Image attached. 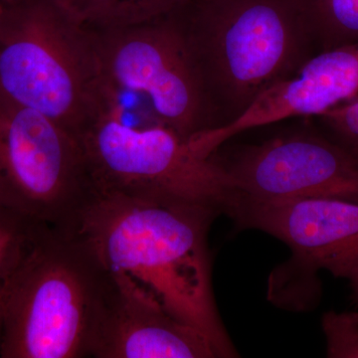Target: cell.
<instances>
[{
    "label": "cell",
    "instance_id": "obj_1",
    "mask_svg": "<svg viewBox=\"0 0 358 358\" xmlns=\"http://www.w3.org/2000/svg\"><path fill=\"white\" fill-rule=\"evenodd\" d=\"M219 214L199 205L95 193L76 233L108 272L128 278L203 334L218 357H234L212 289L208 233Z\"/></svg>",
    "mask_w": 358,
    "mask_h": 358
},
{
    "label": "cell",
    "instance_id": "obj_2",
    "mask_svg": "<svg viewBox=\"0 0 358 358\" xmlns=\"http://www.w3.org/2000/svg\"><path fill=\"white\" fill-rule=\"evenodd\" d=\"M109 280L76 232L40 226L0 289V357H91Z\"/></svg>",
    "mask_w": 358,
    "mask_h": 358
},
{
    "label": "cell",
    "instance_id": "obj_3",
    "mask_svg": "<svg viewBox=\"0 0 358 358\" xmlns=\"http://www.w3.org/2000/svg\"><path fill=\"white\" fill-rule=\"evenodd\" d=\"M107 94L95 31L58 0L0 2V99L79 136Z\"/></svg>",
    "mask_w": 358,
    "mask_h": 358
},
{
    "label": "cell",
    "instance_id": "obj_4",
    "mask_svg": "<svg viewBox=\"0 0 358 358\" xmlns=\"http://www.w3.org/2000/svg\"><path fill=\"white\" fill-rule=\"evenodd\" d=\"M185 26L211 102L233 119L310 57L296 0H192Z\"/></svg>",
    "mask_w": 358,
    "mask_h": 358
},
{
    "label": "cell",
    "instance_id": "obj_5",
    "mask_svg": "<svg viewBox=\"0 0 358 358\" xmlns=\"http://www.w3.org/2000/svg\"><path fill=\"white\" fill-rule=\"evenodd\" d=\"M78 136L96 193L199 205L221 213L234 199L215 154L202 155L192 138L162 122H129L120 96L113 92Z\"/></svg>",
    "mask_w": 358,
    "mask_h": 358
},
{
    "label": "cell",
    "instance_id": "obj_6",
    "mask_svg": "<svg viewBox=\"0 0 358 358\" xmlns=\"http://www.w3.org/2000/svg\"><path fill=\"white\" fill-rule=\"evenodd\" d=\"M94 195L77 134L38 110L0 99V206L76 232Z\"/></svg>",
    "mask_w": 358,
    "mask_h": 358
},
{
    "label": "cell",
    "instance_id": "obj_7",
    "mask_svg": "<svg viewBox=\"0 0 358 358\" xmlns=\"http://www.w3.org/2000/svg\"><path fill=\"white\" fill-rule=\"evenodd\" d=\"M178 14L96 34L108 91L145 96L159 122L190 138L213 128L212 102Z\"/></svg>",
    "mask_w": 358,
    "mask_h": 358
},
{
    "label": "cell",
    "instance_id": "obj_8",
    "mask_svg": "<svg viewBox=\"0 0 358 358\" xmlns=\"http://www.w3.org/2000/svg\"><path fill=\"white\" fill-rule=\"evenodd\" d=\"M235 196L253 200L336 199L358 202V160L331 138L287 134L219 159Z\"/></svg>",
    "mask_w": 358,
    "mask_h": 358
},
{
    "label": "cell",
    "instance_id": "obj_9",
    "mask_svg": "<svg viewBox=\"0 0 358 358\" xmlns=\"http://www.w3.org/2000/svg\"><path fill=\"white\" fill-rule=\"evenodd\" d=\"M226 214L239 227L263 231L281 240L312 275L326 270L343 279L358 264V202L235 196Z\"/></svg>",
    "mask_w": 358,
    "mask_h": 358
},
{
    "label": "cell",
    "instance_id": "obj_10",
    "mask_svg": "<svg viewBox=\"0 0 358 358\" xmlns=\"http://www.w3.org/2000/svg\"><path fill=\"white\" fill-rule=\"evenodd\" d=\"M110 274L91 345L96 358L218 357L210 341L128 278Z\"/></svg>",
    "mask_w": 358,
    "mask_h": 358
},
{
    "label": "cell",
    "instance_id": "obj_11",
    "mask_svg": "<svg viewBox=\"0 0 358 358\" xmlns=\"http://www.w3.org/2000/svg\"><path fill=\"white\" fill-rule=\"evenodd\" d=\"M358 96V42L320 51L232 121L201 133L208 152L235 134L289 117L319 115Z\"/></svg>",
    "mask_w": 358,
    "mask_h": 358
},
{
    "label": "cell",
    "instance_id": "obj_12",
    "mask_svg": "<svg viewBox=\"0 0 358 358\" xmlns=\"http://www.w3.org/2000/svg\"><path fill=\"white\" fill-rule=\"evenodd\" d=\"M79 22L95 32L121 29L174 15L192 0H58Z\"/></svg>",
    "mask_w": 358,
    "mask_h": 358
},
{
    "label": "cell",
    "instance_id": "obj_13",
    "mask_svg": "<svg viewBox=\"0 0 358 358\" xmlns=\"http://www.w3.org/2000/svg\"><path fill=\"white\" fill-rule=\"evenodd\" d=\"M320 50L358 42V0H296Z\"/></svg>",
    "mask_w": 358,
    "mask_h": 358
},
{
    "label": "cell",
    "instance_id": "obj_14",
    "mask_svg": "<svg viewBox=\"0 0 358 358\" xmlns=\"http://www.w3.org/2000/svg\"><path fill=\"white\" fill-rule=\"evenodd\" d=\"M40 224L0 206V289L31 243Z\"/></svg>",
    "mask_w": 358,
    "mask_h": 358
},
{
    "label": "cell",
    "instance_id": "obj_15",
    "mask_svg": "<svg viewBox=\"0 0 358 358\" xmlns=\"http://www.w3.org/2000/svg\"><path fill=\"white\" fill-rule=\"evenodd\" d=\"M327 357L358 358V313L329 310L322 317Z\"/></svg>",
    "mask_w": 358,
    "mask_h": 358
},
{
    "label": "cell",
    "instance_id": "obj_16",
    "mask_svg": "<svg viewBox=\"0 0 358 358\" xmlns=\"http://www.w3.org/2000/svg\"><path fill=\"white\" fill-rule=\"evenodd\" d=\"M331 140L358 160V98L319 115Z\"/></svg>",
    "mask_w": 358,
    "mask_h": 358
},
{
    "label": "cell",
    "instance_id": "obj_17",
    "mask_svg": "<svg viewBox=\"0 0 358 358\" xmlns=\"http://www.w3.org/2000/svg\"><path fill=\"white\" fill-rule=\"evenodd\" d=\"M343 279L348 280L350 282L353 294H355V298L358 301V264L346 273Z\"/></svg>",
    "mask_w": 358,
    "mask_h": 358
},
{
    "label": "cell",
    "instance_id": "obj_18",
    "mask_svg": "<svg viewBox=\"0 0 358 358\" xmlns=\"http://www.w3.org/2000/svg\"><path fill=\"white\" fill-rule=\"evenodd\" d=\"M1 334H2V320H1V313H0V345H1Z\"/></svg>",
    "mask_w": 358,
    "mask_h": 358
},
{
    "label": "cell",
    "instance_id": "obj_19",
    "mask_svg": "<svg viewBox=\"0 0 358 358\" xmlns=\"http://www.w3.org/2000/svg\"><path fill=\"white\" fill-rule=\"evenodd\" d=\"M8 1V0H0V2Z\"/></svg>",
    "mask_w": 358,
    "mask_h": 358
}]
</instances>
